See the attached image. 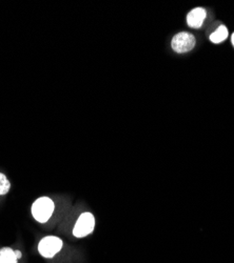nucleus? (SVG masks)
<instances>
[{
    "instance_id": "obj_8",
    "label": "nucleus",
    "mask_w": 234,
    "mask_h": 263,
    "mask_svg": "<svg viewBox=\"0 0 234 263\" xmlns=\"http://www.w3.org/2000/svg\"><path fill=\"white\" fill-rule=\"evenodd\" d=\"M11 187V183L6 177V175L0 173V195H6L9 193Z\"/></svg>"
},
{
    "instance_id": "obj_3",
    "label": "nucleus",
    "mask_w": 234,
    "mask_h": 263,
    "mask_svg": "<svg viewBox=\"0 0 234 263\" xmlns=\"http://www.w3.org/2000/svg\"><path fill=\"white\" fill-rule=\"evenodd\" d=\"M62 248V241L58 237L48 236L40 240L38 251L45 258H53Z\"/></svg>"
},
{
    "instance_id": "obj_4",
    "label": "nucleus",
    "mask_w": 234,
    "mask_h": 263,
    "mask_svg": "<svg viewBox=\"0 0 234 263\" xmlns=\"http://www.w3.org/2000/svg\"><path fill=\"white\" fill-rule=\"evenodd\" d=\"M95 218L91 213H83L78 218L74 227L73 234L77 238H82L90 235L94 231Z\"/></svg>"
},
{
    "instance_id": "obj_6",
    "label": "nucleus",
    "mask_w": 234,
    "mask_h": 263,
    "mask_svg": "<svg viewBox=\"0 0 234 263\" xmlns=\"http://www.w3.org/2000/svg\"><path fill=\"white\" fill-rule=\"evenodd\" d=\"M0 263H17L15 252L10 248H4L0 250Z\"/></svg>"
},
{
    "instance_id": "obj_2",
    "label": "nucleus",
    "mask_w": 234,
    "mask_h": 263,
    "mask_svg": "<svg viewBox=\"0 0 234 263\" xmlns=\"http://www.w3.org/2000/svg\"><path fill=\"white\" fill-rule=\"evenodd\" d=\"M171 46L178 54L188 53L195 47V37L188 32H181L173 37Z\"/></svg>"
},
{
    "instance_id": "obj_9",
    "label": "nucleus",
    "mask_w": 234,
    "mask_h": 263,
    "mask_svg": "<svg viewBox=\"0 0 234 263\" xmlns=\"http://www.w3.org/2000/svg\"><path fill=\"white\" fill-rule=\"evenodd\" d=\"M15 255H16L17 259H20V258H21V252H20V251H16V252H15Z\"/></svg>"
},
{
    "instance_id": "obj_5",
    "label": "nucleus",
    "mask_w": 234,
    "mask_h": 263,
    "mask_svg": "<svg viewBox=\"0 0 234 263\" xmlns=\"http://www.w3.org/2000/svg\"><path fill=\"white\" fill-rule=\"evenodd\" d=\"M206 16H207V13L205 9L203 8L193 9L187 15V24L190 28L200 29L204 24Z\"/></svg>"
},
{
    "instance_id": "obj_1",
    "label": "nucleus",
    "mask_w": 234,
    "mask_h": 263,
    "mask_svg": "<svg viewBox=\"0 0 234 263\" xmlns=\"http://www.w3.org/2000/svg\"><path fill=\"white\" fill-rule=\"evenodd\" d=\"M54 212V202L49 197H40L32 205L33 217L40 223L47 222Z\"/></svg>"
},
{
    "instance_id": "obj_10",
    "label": "nucleus",
    "mask_w": 234,
    "mask_h": 263,
    "mask_svg": "<svg viewBox=\"0 0 234 263\" xmlns=\"http://www.w3.org/2000/svg\"><path fill=\"white\" fill-rule=\"evenodd\" d=\"M231 40H232V45H233V47H234V33H233V35H232V37H231Z\"/></svg>"
},
{
    "instance_id": "obj_7",
    "label": "nucleus",
    "mask_w": 234,
    "mask_h": 263,
    "mask_svg": "<svg viewBox=\"0 0 234 263\" xmlns=\"http://www.w3.org/2000/svg\"><path fill=\"white\" fill-rule=\"evenodd\" d=\"M228 37V30L225 26H221L218 30L210 35V40L213 43H221Z\"/></svg>"
}]
</instances>
